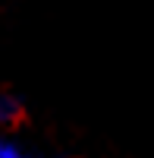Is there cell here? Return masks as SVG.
Masks as SVG:
<instances>
[{
  "label": "cell",
  "instance_id": "1",
  "mask_svg": "<svg viewBox=\"0 0 154 158\" xmlns=\"http://www.w3.org/2000/svg\"><path fill=\"white\" fill-rule=\"evenodd\" d=\"M16 117H19V101L13 95H0V127L13 123Z\"/></svg>",
  "mask_w": 154,
  "mask_h": 158
},
{
  "label": "cell",
  "instance_id": "2",
  "mask_svg": "<svg viewBox=\"0 0 154 158\" xmlns=\"http://www.w3.org/2000/svg\"><path fill=\"white\" fill-rule=\"evenodd\" d=\"M0 158H32V155L25 152L19 142H13V139H3V136H0Z\"/></svg>",
  "mask_w": 154,
  "mask_h": 158
}]
</instances>
